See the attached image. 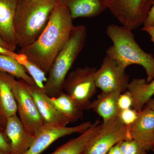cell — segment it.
<instances>
[{"label": "cell", "mask_w": 154, "mask_h": 154, "mask_svg": "<svg viewBox=\"0 0 154 154\" xmlns=\"http://www.w3.org/2000/svg\"><path fill=\"white\" fill-rule=\"evenodd\" d=\"M67 7L60 1L53 10L47 25L32 44L21 48L23 54L46 74L68 41L74 27Z\"/></svg>", "instance_id": "1"}, {"label": "cell", "mask_w": 154, "mask_h": 154, "mask_svg": "<svg viewBox=\"0 0 154 154\" xmlns=\"http://www.w3.org/2000/svg\"><path fill=\"white\" fill-rule=\"evenodd\" d=\"M59 0H19L14 21L18 46L23 48L34 42L47 25Z\"/></svg>", "instance_id": "2"}, {"label": "cell", "mask_w": 154, "mask_h": 154, "mask_svg": "<svg viewBox=\"0 0 154 154\" xmlns=\"http://www.w3.org/2000/svg\"><path fill=\"white\" fill-rule=\"evenodd\" d=\"M106 33L113 43L106 51L107 55L125 69L132 65L141 66L145 70L146 82L154 79V57L141 48L132 30L123 26L110 24Z\"/></svg>", "instance_id": "3"}, {"label": "cell", "mask_w": 154, "mask_h": 154, "mask_svg": "<svg viewBox=\"0 0 154 154\" xmlns=\"http://www.w3.org/2000/svg\"><path fill=\"white\" fill-rule=\"evenodd\" d=\"M87 35L84 25L74 26L72 29L68 41L55 59L44 85V93L51 98L57 97L63 92L65 80L85 46Z\"/></svg>", "instance_id": "4"}, {"label": "cell", "mask_w": 154, "mask_h": 154, "mask_svg": "<svg viewBox=\"0 0 154 154\" xmlns=\"http://www.w3.org/2000/svg\"><path fill=\"white\" fill-rule=\"evenodd\" d=\"M96 70L92 67L77 68L69 73L64 82L63 90L83 110H90L91 98L96 94Z\"/></svg>", "instance_id": "5"}, {"label": "cell", "mask_w": 154, "mask_h": 154, "mask_svg": "<svg viewBox=\"0 0 154 154\" xmlns=\"http://www.w3.org/2000/svg\"><path fill=\"white\" fill-rule=\"evenodd\" d=\"M107 9L119 22L132 30L143 25L154 0H105Z\"/></svg>", "instance_id": "6"}, {"label": "cell", "mask_w": 154, "mask_h": 154, "mask_svg": "<svg viewBox=\"0 0 154 154\" xmlns=\"http://www.w3.org/2000/svg\"><path fill=\"white\" fill-rule=\"evenodd\" d=\"M131 140L128 127L118 117L101 124L99 131L86 146L82 154H107L116 145L122 141Z\"/></svg>", "instance_id": "7"}, {"label": "cell", "mask_w": 154, "mask_h": 154, "mask_svg": "<svg viewBox=\"0 0 154 154\" xmlns=\"http://www.w3.org/2000/svg\"><path fill=\"white\" fill-rule=\"evenodd\" d=\"M11 86L17 102L19 119L25 129L33 135L44 124L36 103L29 93L26 83L17 81L11 75Z\"/></svg>", "instance_id": "8"}, {"label": "cell", "mask_w": 154, "mask_h": 154, "mask_svg": "<svg viewBox=\"0 0 154 154\" xmlns=\"http://www.w3.org/2000/svg\"><path fill=\"white\" fill-rule=\"evenodd\" d=\"M122 67L107 54L102 65L94 75L97 88L102 92H119L121 94L128 91L129 76Z\"/></svg>", "instance_id": "9"}, {"label": "cell", "mask_w": 154, "mask_h": 154, "mask_svg": "<svg viewBox=\"0 0 154 154\" xmlns=\"http://www.w3.org/2000/svg\"><path fill=\"white\" fill-rule=\"evenodd\" d=\"M92 124L90 121L73 127L44 124L36 132L33 143L25 154H40L60 138L74 133H83Z\"/></svg>", "instance_id": "10"}, {"label": "cell", "mask_w": 154, "mask_h": 154, "mask_svg": "<svg viewBox=\"0 0 154 154\" xmlns=\"http://www.w3.org/2000/svg\"><path fill=\"white\" fill-rule=\"evenodd\" d=\"M5 132L11 143V154H25L34 140V136L25 129L17 115L7 119Z\"/></svg>", "instance_id": "11"}, {"label": "cell", "mask_w": 154, "mask_h": 154, "mask_svg": "<svg viewBox=\"0 0 154 154\" xmlns=\"http://www.w3.org/2000/svg\"><path fill=\"white\" fill-rule=\"evenodd\" d=\"M128 131L131 140L142 144L148 151L150 150L154 137V111L143 108L135 121L128 127Z\"/></svg>", "instance_id": "12"}, {"label": "cell", "mask_w": 154, "mask_h": 154, "mask_svg": "<svg viewBox=\"0 0 154 154\" xmlns=\"http://www.w3.org/2000/svg\"><path fill=\"white\" fill-rule=\"evenodd\" d=\"M26 83L29 93L33 97L44 124L58 125L66 126L69 122L58 111L50 100V97L37 86Z\"/></svg>", "instance_id": "13"}, {"label": "cell", "mask_w": 154, "mask_h": 154, "mask_svg": "<svg viewBox=\"0 0 154 154\" xmlns=\"http://www.w3.org/2000/svg\"><path fill=\"white\" fill-rule=\"evenodd\" d=\"M19 0H0V35L12 51L17 46L14 21Z\"/></svg>", "instance_id": "14"}, {"label": "cell", "mask_w": 154, "mask_h": 154, "mask_svg": "<svg viewBox=\"0 0 154 154\" xmlns=\"http://www.w3.org/2000/svg\"><path fill=\"white\" fill-rule=\"evenodd\" d=\"M119 92H102L96 100L91 102L90 109H92L103 119L105 123L118 117L120 112L118 106Z\"/></svg>", "instance_id": "15"}, {"label": "cell", "mask_w": 154, "mask_h": 154, "mask_svg": "<svg viewBox=\"0 0 154 154\" xmlns=\"http://www.w3.org/2000/svg\"><path fill=\"white\" fill-rule=\"evenodd\" d=\"M67 7L73 20L97 17L107 9L105 0H59Z\"/></svg>", "instance_id": "16"}, {"label": "cell", "mask_w": 154, "mask_h": 154, "mask_svg": "<svg viewBox=\"0 0 154 154\" xmlns=\"http://www.w3.org/2000/svg\"><path fill=\"white\" fill-rule=\"evenodd\" d=\"M12 75L0 72V116L6 125L7 119L17 115L18 107L12 91Z\"/></svg>", "instance_id": "17"}, {"label": "cell", "mask_w": 154, "mask_h": 154, "mask_svg": "<svg viewBox=\"0 0 154 154\" xmlns=\"http://www.w3.org/2000/svg\"><path fill=\"white\" fill-rule=\"evenodd\" d=\"M128 91L132 95L133 108L140 112L154 94V79L148 83L145 79L135 78L129 82Z\"/></svg>", "instance_id": "18"}, {"label": "cell", "mask_w": 154, "mask_h": 154, "mask_svg": "<svg viewBox=\"0 0 154 154\" xmlns=\"http://www.w3.org/2000/svg\"><path fill=\"white\" fill-rule=\"evenodd\" d=\"M50 100L58 111L69 122H75L82 118L83 110L65 92L63 91L57 97H50Z\"/></svg>", "instance_id": "19"}, {"label": "cell", "mask_w": 154, "mask_h": 154, "mask_svg": "<svg viewBox=\"0 0 154 154\" xmlns=\"http://www.w3.org/2000/svg\"><path fill=\"white\" fill-rule=\"evenodd\" d=\"M0 54H5L14 58L24 67L34 80L36 86L41 91H44V85L47 80L46 74L21 54H17L0 47Z\"/></svg>", "instance_id": "20"}, {"label": "cell", "mask_w": 154, "mask_h": 154, "mask_svg": "<svg viewBox=\"0 0 154 154\" xmlns=\"http://www.w3.org/2000/svg\"><path fill=\"white\" fill-rule=\"evenodd\" d=\"M0 72L12 75L30 85L37 86L32 77L27 74L24 67L16 59L9 56L0 54Z\"/></svg>", "instance_id": "21"}, {"label": "cell", "mask_w": 154, "mask_h": 154, "mask_svg": "<svg viewBox=\"0 0 154 154\" xmlns=\"http://www.w3.org/2000/svg\"><path fill=\"white\" fill-rule=\"evenodd\" d=\"M87 143L86 138L80 135L59 147L50 154H82Z\"/></svg>", "instance_id": "22"}, {"label": "cell", "mask_w": 154, "mask_h": 154, "mask_svg": "<svg viewBox=\"0 0 154 154\" xmlns=\"http://www.w3.org/2000/svg\"><path fill=\"white\" fill-rule=\"evenodd\" d=\"M121 154H146L145 146L134 140H127L119 143Z\"/></svg>", "instance_id": "23"}, {"label": "cell", "mask_w": 154, "mask_h": 154, "mask_svg": "<svg viewBox=\"0 0 154 154\" xmlns=\"http://www.w3.org/2000/svg\"><path fill=\"white\" fill-rule=\"evenodd\" d=\"M138 114L139 112L136 110L129 108L120 111L118 117L125 125L129 127L135 121Z\"/></svg>", "instance_id": "24"}, {"label": "cell", "mask_w": 154, "mask_h": 154, "mask_svg": "<svg viewBox=\"0 0 154 154\" xmlns=\"http://www.w3.org/2000/svg\"><path fill=\"white\" fill-rule=\"evenodd\" d=\"M132 105V96L129 91H127L120 94L118 100V106L120 111L131 108Z\"/></svg>", "instance_id": "25"}, {"label": "cell", "mask_w": 154, "mask_h": 154, "mask_svg": "<svg viewBox=\"0 0 154 154\" xmlns=\"http://www.w3.org/2000/svg\"><path fill=\"white\" fill-rule=\"evenodd\" d=\"M0 152L5 154H12L11 143L5 131L0 130Z\"/></svg>", "instance_id": "26"}, {"label": "cell", "mask_w": 154, "mask_h": 154, "mask_svg": "<svg viewBox=\"0 0 154 154\" xmlns=\"http://www.w3.org/2000/svg\"><path fill=\"white\" fill-rule=\"evenodd\" d=\"M143 27L154 26V3L143 24Z\"/></svg>", "instance_id": "27"}, {"label": "cell", "mask_w": 154, "mask_h": 154, "mask_svg": "<svg viewBox=\"0 0 154 154\" xmlns=\"http://www.w3.org/2000/svg\"><path fill=\"white\" fill-rule=\"evenodd\" d=\"M142 30L148 33L150 36L151 40L154 43V26L143 27Z\"/></svg>", "instance_id": "28"}, {"label": "cell", "mask_w": 154, "mask_h": 154, "mask_svg": "<svg viewBox=\"0 0 154 154\" xmlns=\"http://www.w3.org/2000/svg\"><path fill=\"white\" fill-rule=\"evenodd\" d=\"M119 143L110 149L107 154H121Z\"/></svg>", "instance_id": "29"}, {"label": "cell", "mask_w": 154, "mask_h": 154, "mask_svg": "<svg viewBox=\"0 0 154 154\" xmlns=\"http://www.w3.org/2000/svg\"><path fill=\"white\" fill-rule=\"evenodd\" d=\"M0 47L2 48L8 50L12 51L11 47L6 43L4 41V39L2 38V36L0 35Z\"/></svg>", "instance_id": "30"}, {"label": "cell", "mask_w": 154, "mask_h": 154, "mask_svg": "<svg viewBox=\"0 0 154 154\" xmlns=\"http://www.w3.org/2000/svg\"><path fill=\"white\" fill-rule=\"evenodd\" d=\"M145 105V107L154 111V99H151Z\"/></svg>", "instance_id": "31"}, {"label": "cell", "mask_w": 154, "mask_h": 154, "mask_svg": "<svg viewBox=\"0 0 154 154\" xmlns=\"http://www.w3.org/2000/svg\"><path fill=\"white\" fill-rule=\"evenodd\" d=\"M5 125L4 124L2 119L0 116V130L5 131Z\"/></svg>", "instance_id": "32"}, {"label": "cell", "mask_w": 154, "mask_h": 154, "mask_svg": "<svg viewBox=\"0 0 154 154\" xmlns=\"http://www.w3.org/2000/svg\"><path fill=\"white\" fill-rule=\"evenodd\" d=\"M150 150L154 152V137L153 140L152 142L151 147Z\"/></svg>", "instance_id": "33"}, {"label": "cell", "mask_w": 154, "mask_h": 154, "mask_svg": "<svg viewBox=\"0 0 154 154\" xmlns=\"http://www.w3.org/2000/svg\"><path fill=\"white\" fill-rule=\"evenodd\" d=\"M0 154H5L3 153L2 152H0Z\"/></svg>", "instance_id": "34"}]
</instances>
